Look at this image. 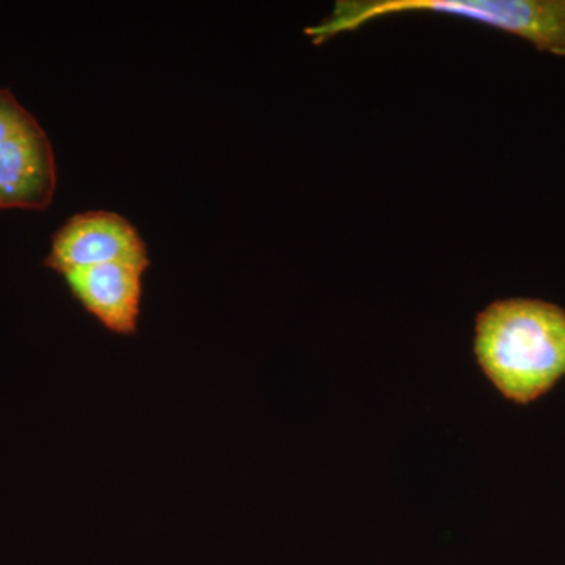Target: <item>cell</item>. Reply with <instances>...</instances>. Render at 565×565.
<instances>
[{
    "mask_svg": "<svg viewBox=\"0 0 565 565\" xmlns=\"http://www.w3.org/2000/svg\"><path fill=\"white\" fill-rule=\"evenodd\" d=\"M475 355L505 399L530 404L565 375V310L545 300H497L479 313Z\"/></svg>",
    "mask_w": 565,
    "mask_h": 565,
    "instance_id": "6da1fadb",
    "label": "cell"
},
{
    "mask_svg": "<svg viewBox=\"0 0 565 565\" xmlns=\"http://www.w3.org/2000/svg\"><path fill=\"white\" fill-rule=\"evenodd\" d=\"M445 13L530 41L535 50L565 57V0H340L305 35L319 46L390 14Z\"/></svg>",
    "mask_w": 565,
    "mask_h": 565,
    "instance_id": "7a4b0ae2",
    "label": "cell"
},
{
    "mask_svg": "<svg viewBox=\"0 0 565 565\" xmlns=\"http://www.w3.org/2000/svg\"><path fill=\"white\" fill-rule=\"evenodd\" d=\"M57 188L50 137L31 111L0 88V211H44Z\"/></svg>",
    "mask_w": 565,
    "mask_h": 565,
    "instance_id": "3957f363",
    "label": "cell"
},
{
    "mask_svg": "<svg viewBox=\"0 0 565 565\" xmlns=\"http://www.w3.org/2000/svg\"><path fill=\"white\" fill-rule=\"evenodd\" d=\"M102 264H125L145 274L150 267L147 245L128 218L109 211H88L71 217L52 236L44 266L65 275Z\"/></svg>",
    "mask_w": 565,
    "mask_h": 565,
    "instance_id": "277c9868",
    "label": "cell"
},
{
    "mask_svg": "<svg viewBox=\"0 0 565 565\" xmlns=\"http://www.w3.org/2000/svg\"><path fill=\"white\" fill-rule=\"evenodd\" d=\"M141 270L125 264H102L62 275L71 296L104 329L131 337L139 329Z\"/></svg>",
    "mask_w": 565,
    "mask_h": 565,
    "instance_id": "5b68a950",
    "label": "cell"
}]
</instances>
